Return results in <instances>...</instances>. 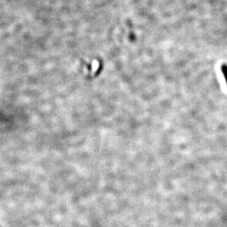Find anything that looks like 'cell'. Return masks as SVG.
Returning a JSON list of instances; mask_svg holds the SVG:
<instances>
[{
  "label": "cell",
  "instance_id": "obj_1",
  "mask_svg": "<svg viewBox=\"0 0 227 227\" xmlns=\"http://www.w3.org/2000/svg\"><path fill=\"white\" fill-rule=\"evenodd\" d=\"M222 73H223V76H224V78L226 80V84H227V66L226 65H223L221 67Z\"/></svg>",
  "mask_w": 227,
  "mask_h": 227
}]
</instances>
